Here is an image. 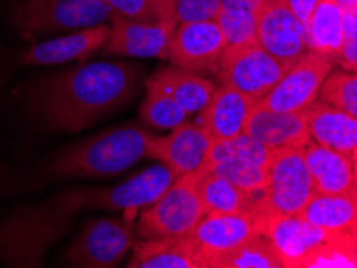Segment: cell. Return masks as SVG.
I'll use <instances>...</instances> for the list:
<instances>
[{
  "label": "cell",
  "instance_id": "6da1fadb",
  "mask_svg": "<svg viewBox=\"0 0 357 268\" xmlns=\"http://www.w3.org/2000/svg\"><path fill=\"white\" fill-rule=\"evenodd\" d=\"M140 71L126 61H89L34 87L29 111L49 130L76 134L126 107L139 90Z\"/></svg>",
  "mask_w": 357,
  "mask_h": 268
},
{
  "label": "cell",
  "instance_id": "7a4b0ae2",
  "mask_svg": "<svg viewBox=\"0 0 357 268\" xmlns=\"http://www.w3.org/2000/svg\"><path fill=\"white\" fill-rule=\"evenodd\" d=\"M96 187H70L44 201L23 204L0 219V262L42 267L47 251L71 228L77 215L93 209Z\"/></svg>",
  "mask_w": 357,
  "mask_h": 268
},
{
  "label": "cell",
  "instance_id": "3957f363",
  "mask_svg": "<svg viewBox=\"0 0 357 268\" xmlns=\"http://www.w3.org/2000/svg\"><path fill=\"white\" fill-rule=\"evenodd\" d=\"M151 136L137 124L112 127L66 146L52 157L42 177L71 180L119 175L149 157Z\"/></svg>",
  "mask_w": 357,
  "mask_h": 268
},
{
  "label": "cell",
  "instance_id": "277c9868",
  "mask_svg": "<svg viewBox=\"0 0 357 268\" xmlns=\"http://www.w3.org/2000/svg\"><path fill=\"white\" fill-rule=\"evenodd\" d=\"M103 0H12V19L26 38L73 33L112 19Z\"/></svg>",
  "mask_w": 357,
  "mask_h": 268
},
{
  "label": "cell",
  "instance_id": "5b68a950",
  "mask_svg": "<svg viewBox=\"0 0 357 268\" xmlns=\"http://www.w3.org/2000/svg\"><path fill=\"white\" fill-rule=\"evenodd\" d=\"M204 175L208 173L202 167L177 177L158 201L140 215L137 230L142 238H174L190 233L206 215L198 191Z\"/></svg>",
  "mask_w": 357,
  "mask_h": 268
},
{
  "label": "cell",
  "instance_id": "8992f818",
  "mask_svg": "<svg viewBox=\"0 0 357 268\" xmlns=\"http://www.w3.org/2000/svg\"><path fill=\"white\" fill-rule=\"evenodd\" d=\"M316 193L303 148L274 150L267 166L262 214L299 215Z\"/></svg>",
  "mask_w": 357,
  "mask_h": 268
},
{
  "label": "cell",
  "instance_id": "52a82bcc",
  "mask_svg": "<svg viewBox=\"0 0 357 268\" xmlns=\"http://www.w3.org/2000/svg\"><path fill=\"white\" fill-rule=\"evenodd\" d=\"M135 243V228L130 220L91 219L68 248L66 264L76 268L116 267Z\"/></svg>",
  "mask_w": 357,
  "mask_h": 268
},
{
  "label": "cell",
  "instance_id": "ba28073f",
  "mask_svg": "<svg viewBox=\"0 0 357 268\" xmlns=\"http://www.w3.org/2000/svg\"><path fill=\"white\" fill-rule=\"evenodd\" d=\"M293 63L277 60L259 44L227 45L219 58L216 74L224 86H230L251 98L266 97Z\"/></svg>",
  "mask_w": 357,
  "mask_h": 268
},
{
  "label": "cell",
  "instance_id": "9c48e42d",
  "mask_svg": "<svg viewBox=\"0 0 357 268\" xmlns=\"http://www.w3.org/2000/svg\"><path fill=\"white\" fill-rule=\"evenodd\" d=\"M264 231L266 217L261 212L206 214L188 236L203 255L206 268H218L220 259Z\"/></svg>",
  "mask_w": 357,
  "mask_h": 268
},
{
  "label": "cell",
  "instance_id": "30bf717a",
  "mask_svg": "<svg viewBox=\"0 0 357 268\" xmlns=\"http://www.w3.org/2000/svg\"><path fill=\"white\" fill-rule=\"evenodd\" d=\"M332 72V60L309 50L285 72L277 86L258 100L272 111L301 113L316 102L325 79Z\"/></svg>",
  "mask_w": 357,
  "mask_h": 268
},
{
  "label": "cell",
  "instance_id": "8fae6325",
  "mask_svg": "<svg viewBox=\"0 0 357 268\" xmlns=\"http://www.w3.org/2000/svg\"><path fill=\"white\" fill-rule=\"evenodd\" d=\"M227 44L218 21L177 24L169 42L167 60L172 66L195 72H216Z\"/></svg>",
  "mask_w": 357,
  "mask_h": 268
},
{
  "label": "cell",
  "instance_id": "7c38bea8",
  "mask_svg": "<svg viewBox=\"0 0 357 268\" xmlns=\"http://www.w3.org/2000/svg\"><path fill=\"white\" fill-rule=\"evenodd\" d=\"M103 52L130 58H166L176 26L161 21H139L113 13Z\"/></svg>",
  "mask_w": 357,
  "mask_h": 268
},
{
  "label": "cell",
  "instance_id": "4fadbf2b",
  "mask_svg": "<svg viewBox=\"0 0 357 268\" xmlns=\"http://www.w3.org/2000/svg\"><path fill=\"white\" fill-rule=\"evenodd\" d=\"M213 135L198 123H185L167 136H151L149 157L169 167L176 177L202 169L213 146Z\"/></svg>",
  "mask_w": 357,
  "mask_h": 268
},
{
  "label": "cell",
  "instance_id": "5bb4252c",
  "mask_svg": "<svg viewBox=\"0 0 357 268\" xmlns=\"http://www.w3.org/2000/svg\"><path fill=\"white\" fill-rule=\"evenodd\" d=\"M176 173L165 164L151 166L137 175L128 178L114 187L93 190V209L102 211L132 212L149 207L176 180Z\"/></svg>",
  "mask_w": 357,
  "mask_h": 268
},
{
  "label": "cell",
  "instance_id": "9a60e30c",
  "mask_svg": "<svg viewBox=\"0 0 357 268\" xmlns=\"http://www.w3.org/2000/svg\"><path fill=\"white\" fill-rule=\"evenodd\" d=\"M258 44L285 63H295L309 52L306 28L287 2L262 7L258 17Z\"/></svg>",
  "mask_w": 357,
  "mask_h": 268
},
{
  "label": "cell",
  "instance_id": "2e32d148",
  "mask_svg": "<svg viewBox=\"0 0 357 268\" xmlns=\"http://www.w3.org/2000/svg\"><path fill=\"white\" fill-rule=\"evenodd\" d=\"M264 235L272 241L287 268H301L303 260L314 249L340 236L316 227L301 215H266Z\"/></svg>",
  "mask_w": 357,
  "mask_h": 268
},
{
  "label": "cell",
  "instance_id": "e0dca14e",
  "mask_svg": "<svg viewBox=\"0 0 357 268\" xmlns=\"http://www.w3.org/2000/svg\"><path fill=\"white\" fill-rule=\"evenodd\" d=\"M108 36L109 26L107 24L73 31L33 45L20 56V63L24 66H54L70 61H82L103 49Z\"/></svg>",
  "mask_w": 357,
  "mask_h": 268
},
{
  "label": "cell",
  "instance_id": "ac0fdd59",
  "mask_svg": "<svg viewBox=\"0 0 357 268\" xmlns=\"http://www.w3.org/2000/svg\"><path fill=\"white\" fill-rule=\"evenodd\" d=\"M245 134L272 150L304 148L311 141L306 113H282L256 104L251 109Z\"/></svg>",
  "mask_w": 357,
  "mask_h": 268
},
{
  "label": "cell",
  "instance_id": "d6986e66",
  "mask_svg": "<svg viewBox=\"0 0 357 268\" xmlns=\"http://www.w3.org/2000/svg\"><path fill=\"white\" fill-rule=\"evenodd\" d=\"M258 100L230 86H220L206 107L198 113V124L209 130L214 140H229L245 134L250 113Z\"/></svg>",
  "mask_w": 357,
  "mask_h": 268
},
{
  "label": "cell",
  "instance_id": "ffe728a7",
  "mask_svg": "<svg viewBox=\"0 0 357 268\" xmlns=\"http://www.w3.org/2000/svg\"><path fill=\"white\" fill-rule=\"evenodd\" d=\"M309 134L316 143L353 156L357 150V119L324 100L314 102L306 111Z\"/></svg>",
  "mask_w": 357,
  "mask_h": 268
},
{
  "label": "cell",
  "instance_id": "44dd1931",
  "mask_svg": "<svg viewBox=\"0 0 357 268\" xmlns=\"http://www.w3.org/2000/svg\"><path fill=\"white\" fill-rule=\"evenodd\" d=\"M129 268H206L190 236L149 238L135 243Z\"/></svg>",
  "mask_w": 357,
  "mask_h": 268
},
{
  "label": "cell",
  "instance_id": "7402d4cb",
  "mask_svg": "<svg viewBox=\"0 0 357 268\" xmlns=\"http://www.w3.org/2000/svg\"><path fill=\"white\" fill-rule=\"evenodd\" d=\"M303 151L316 193H343L356 187L353 157L316 141H309Z\"/></svg>",
  "mask_w": 357,
  "mask_h": 268
},
{
  "label": "cell",
  "instance_id": "603a6c76",
  "mask_svg": "<svg viewBox=\"0 0 357 268\" xmlns=\"http://www.w3.org/2000/svg\"><path fill=\"white\" fill-rule=\"evenodd\" d=\"M299 215L332 233H353L357 228V187L343 193H314Z\"/></svg>",
  "mask_w": 357,
  "mask_h": 268
},
{
  "label": "cell",
  "instance_id": "cb8c5ba5",
  "mask_svg": "<svg viewBox=\"0 0 357 268\" xmlns=\"http://www.w3.org/2000/svg\"><path fill=\"white\" fill-rule=\"evenodd\" d=\"M146 82L165 90L188 114H198L202 111L218 88L213 81L203 77L199 72L182 70L177 66L161 68Z\"/></svg>",
  "mask_w": 357,
  "mask_h": 268
},
{
  "label": "cell",
  "instance_id": "d4e9b609",
  "mask_svg": "<svg viewBox=\"0 0 357 268\" xmlns=\"http://www.w3.org/2000/svg\"><path fill=\"white\" fill-rule=\"evenodd\" d=\"M307 47L330 60H337L343 44V8L335 0H320L306 26Z\"/></svg>",
  "mask_w": 357,
  "mask_h": 268
},
{
  "label": "cell",
  "instance_id": "484cf974",
  "mask_svg": "<svg viewBox=\"0 0 357 268\" xmlns=\"http://www.w3.org/2000/svg\"><path fill=\"white\" fill-rule=\"evenodd\" d=\"M204 212L206 214H238L259 212L253 199L229 178L209 172L198 187Z\"/></svg>",
  "mask_w": 357,
  "mask_h": 268
},
{
  "label": "cell",
  "instance_id": "4316f807",
  "mask_svg": "<svg viewBox=\"0 0 357 268\" xmlns=\"http://www.w3.org/2000/svg\"><path fill=\"white\" fill-rule=\"evenodd\" d=\"M188 114L174 98L167 95L165 90H161L153 84L146 82V93L144 103L140 107L142 123L149 124L155 129H176L178 125L185 123Z\"/></svg>",
  "mask_w": 357,
  "mask_h": 268
},
{
  "label": "cell",
  "instance_id": "83f0119b",
  "mask_svg": "<svg viewBox=\"0 0 357 268\" xmlns=\"http://www.w3.org/2000/svg\"><path fill=\"white\" fill-rule=\"evenodd\" d=\"M272 155H274V150L269 146L259 143L250 135L240 134L229 140H214L203 167L216 164L224 159H243L255 162V164L269 166Z\"/></svg>",
  "mask_w": 357,
  "mask_h": 268
},
{
  "label": "cell",
  "instance_id": "f1b7e54d",
  "mask_svg": "<svg viewBox=\"0 0 357 268\" xmlns=\"http://www.w3.org/2000/svg\"><path fill=\"white\" fill-rule=\"evenodd\" d=\"M218 268H283V264L272 241L259 235L220 259Z\"/></svg>",
  "mask_w": 357,
  "mask_h": 268
},
{
  "label": "cell",
  "instance_id": "f546056e",
  "mask_svg": "<svg viewBox=\"0 0 357 268\" xmlns=\"http://www.w3.org/2000/svg\"><path fill=\"white\" fill-rule=\"evenodd\" d=\"M357 268V260L351 248L349 233L320 244L303 260L301 268Z\"/></svg>",
  "mask_w": 357,
  "mask_h": 268
},
{
  "label": "cell",
  "instance_id": "4dcf8cb0",
  "mask_svg": "<svg viewBox=\"0 0 357 268\" xmlns=\"http://www.w3.org/2000/svg\"><path fill=\"white\" fill-rule=\"evenodd\" d=\"M320 97L357 119V74L354 72H330L320 88Z\"/></svg>",
  "mask_w": 357,
  "mask_h": 268
},
{
  "label": "cell",
  "instance_id": "1f68e13d",
  "mask_svg": "<svg viewBox=\"0 0 357 268\" xmlns=\"http://www.w3.org/2000/svg\"><path fill=\"white\" fill-rule=\"evenodd\" d=\"M216 21L227 45L258 44V15L222 8Z\"/></svg>",
  "mask_w": 357,
  "mask_h": 268
},
{
  "label": "cell",
  "instance_id": "d6a6232c",
  "mask_svg": "<svg viewBox=\"0 0 357 268\" xmlns=\"http://www.w3.org/2000/svg\"><path fill=\"white\" fill-rule=\"evenodd\" d=\"M222 12L220 0H177V24L199 23V21H216Z\"/></svg>",
  "mask_w": 357,
  "mask_h": 268
},
{
  "label": "cell",
  "instance_id": "836d02e7",
  "mask_svg": "<svg viewBox=\"0 0 357 268\" xmlns=\"http://www.w3.org/2000/svg\"><path fill=\"white\" fill-rule=\"evenodd\" d=\"M337 61L344 71H357V10H343V44Z\"/></svg>",
  "mask_w": 357,
  "mask_h": 268
},
{
  "label": "cell",
  "instance_id": "e575fe53",
  "mask_svg": "<svg viewBox=\"0 0 357 268\" xmlns=\"http://www.w3.org/2000/svg\"><path fill=\"white\" fill-rule=\"evenodd\" d=\"M114 13L139 21H158L151 0H103Z\"/></svg>",
  "mask_w": 357,
  "mask_h": 268
},
{
  "label": "cell",
  "instance_id": "d590c367",
  "mask_svg": "<svg viewBox=\"0 0 357 268\" xmlns=\"http://www.w3.org/2000/svg\"><path fill=\"white\" fill-rule=\"evenodd\" d=\"M176 2L177 0H151V3H153V8L156 12V17H158V21L171 26H176L177 28Z\"/></svg>",
  "mask_w": 357,
  "mask_h": 268
},
{
  "label": "cell",
  "instance_id": "8d00e7d4",
  "mask_svg": "<svg viewBox=\"0 0 357 268\" xmlns=\"http://www.w3.org/2000/svg\"><path fill=\"white\" fill-rule=\"evenodd\" d=\"M320 0H288V7L291 8V12L296 15L298 19L301 21L306 28L309 23V18L314 12V8L317 7Z\"/></svg>",
  "mask_w": 357,
  "mask_h": 268
},
{
  "label": "cell",
  "instance_id": "74e56055",
  "mask_svg": "<svg viewBox=\"0 0 357 268\" xmlns=\"http://www.w3.org/2000/svg\"><path fill=\"white\" fill-rule=\"evenodd\" d=\"M222 8L235 10V12H250L258 15L262 10V0H220Z\"/></svg>",
  "mask_w": 357,
  "mask_h": 268
},
{
  "label": "cell",
  "instance_id": "f35d334b",
  "mask_svg": "<svg viewBox=\"0 0 357 268\" xmlns=\"http://www.w3.org/2000/svg\"><path fill=\"white\" fill-rule=\"evenodd\" d=\"M343 10H357V0H335Z\"/></svg>",
  "mask_w": 357,
  "mask_h": 268
},
{
  "label": "cell",
  "instance_id": "ab89813d",
  "mask_svg": "<svg viewBox=\"0 0 357 268\" xmlns=\"http://www.w3.org/2000/svg\"><path fill=\"white\" fill-rule=\"evenodd\" d=\"M349 239H351V248H353V254L357 260V228L353 231V233H349Z\"/></svg>",
  "mask_w": 357,
  "mask_h": 268
},
{
  "label": "cell",
  "instance_id": "60d3db41",
  "mask_svg": "<svg viewBox=\"0 0 357 268\" xmlns=\"http://www.w3.org/2000/svg\"><path fill=\"white\" fill-rule=\"evenodd\" d=\"M353 157V166H354V180H356V187H357V150L354 151V155L351 156Z\"/></svg>",
  "mask_w": 357,
  "mask_h": 268
},
{
  "label": "cell",
  "instance_id": "b9f144b4",
  "mask_svg": "<svg viewBox=\"0 0 357 268\" xmlns=\"http://www.w3.org/2000/svg\"><path fill=\"white\" fill-rule=\"evenodd\" d=\"M274 2H287L288 3V0H262V7L267 3H274Z\"/></svg>",
  "mask_w": 357,
  "mask_h": 268
}]
</instances>
